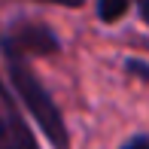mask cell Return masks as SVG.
<instances>
[{
	"mask_svg": "<svg viewBox=\"0 0 149 149\" xmlns=\"http://www.w3.org/2000/svg\"><path fill=\"white\" fill-rule=\"evenodd\" d=\"M0 110H3V122H6V137H9V149H40L37 140H33L28 122H24L22 110L15 107V97H12L9 85L0 76Z\"/></svg>",
	"mask_w": 149,
	"mask_h": 149,
	"instance_id": "3",
	"label": "cell"
},
{
	"mask_svg": "<svg viewBox=\"0 0 149 149\" xmlns=\"http://www.w3.org/2000/svg\"><path fill=\"white\" fill-rule=\"evenodd\" d=\"M3 58H6V73H9V82L15 88L18 100L24 104V110L33 116V122L40 125V131L49 137V143L55 149H70V137H67V125H64V116L55 107L52 94L43 88L33 70L28 67V58L15 55V52H6L3 49Z\"/></svg>",
	"mask_w": 149,
	"mask_h": 149,
	"instance_id": "1",
	"label": "cell"
},
{
	"mask_svg": "<svg viewBox=\"0 0 149 149\" xmlns=\"http://www.w3.org/2000/svg\"><path fill=\"white\" fill-rule=\"evenodd\" d=\"M140 3V15H143V22L149 24V0H137Z\"/></svg>",
	"mask_w": 149,
	"mask_h": 149,
	"instance_id": "9",
	"label": "cell"
},
{
	"mask_svg": "<svg viewBox=\"0 0 149 149\" xmlns=\"http://www.w3.org/2000/svg\"><path fill=\"white\" fill-rule=\"evenodd\" d=\"M122 149H149V137H134V140H128Z\"/></svg>",
	"mask_w": 149,
	"mask_h": 149,
	"instance_id": "7",
	"label": "cell"
},
{
	"mask_svg": "<svg viewBox=\"0 0 149 149\" xmlns=\"http://www.w3.org/2000/svg\"><path fill=\"white\" fill-rule=\"evenodd\" d=\"M125 67H128V73H134V76H140V79H149V64H143V61L131 58Z\"/></svg>",
	"mask_w": 149,
	"mask_h": 149,
	"instance_id": "5",
	"label": "cell"
},
{
	"mask_svg": "<svg viewBox=\"0 0 149 149\" xmlns=\"http://www.w3.org/2000/svg\"><path fill=\"white\" fill-rule=\"evenodd\" d=\"M0 149H9V137H6V122H3V110H0Z\"/></svg>",
	"mask_w": 149,
	"mask_h": 149,
	"instance_id": "8",
	"label": "cell"
},
{
	"mask_svg": "<svg viewBox=\"0 0 149 149\" xmlns=\"http://www.w3.org/2000/svg\"><path fill=\"white\" fill-rule=\"evenodd\" d=\"M0 49L28 58V55H55L61 46H58V37L52 28L37 24V22H18L9 33H3Z\"/></svg>",
	"mask_w": 149,
	"mask_h": 149,
	"instance_id": "2",
	"label": "cell"
},
{
	"mask_svg": "<svg viewBox=\"0 0 149 149\" xmlns=\"http://www.w3.org/2000/svg\"><path fill=\"white\" fill-rule=\"evenodd\" d=\"M128 6H131V0H97V15L100 22H119L128 12Z\"/></svg>",
	"mask_w": 149,
	"mask_h": 149,
	"instance_id": "4",
	"label": "cell"
},
{
	"mask_svg": "<svg viewBox=\"0 0 149 149\" xmlns=\"http://www.w3.org/2000/svg\"><path fill=\"white\" fill-rule=\"evenodd\" d=\"M40 3H55V6H67V9H79L85 0H40Z\"/></svg>",
	"mask_w": 149,
	"mask_h": 149,
	"instance_id": "6",
	"label": "cell"
}]
</instances>
